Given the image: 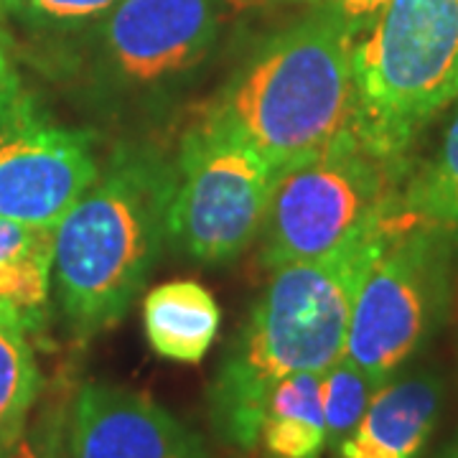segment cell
<instances>
[{"instance_id": "7a4b0ae2", "label": "cell", "mask_w": 458, "mask_h": 458, "mask_svg": "<svg viewBox=\"0 0 458 458\" xmlns=\"http://www.w3.org/2000/svg\"><path fill=\"white\" fill-rule=\"evenodd\" d=\"M357 33L331 5L262 47L204 120L278 171L357 132Z\"/></svg>"}, {"instance_id": "ffe728a7", "label": "cell", "mask_w": 458, "mask_h": 458, "mask_svg": "<svg viewBox=\"0 0 458 458\" xmlns=\"http://www.w3.org/2000/svg\"><path fill=\"white\" fill-rule=\"evenodd\" d=\"M387 0H336L334 8L342 13V18L354 29V33L360 36L361 31L369 29V23L375 21L377 13L382 11Z\"/></svg>"}, {"instance_id": "6da1fadb", "label": "cell", "mask_w": 458, "mask_h": 458, "mask_svg": "<svg viewBox=\"0 0 458 458\" xmlns=\"http://www.w3.org/2000/svg\"><path fill=\"white\" fill-rule=\"evenodd\" d=\"M390 216L379 232L339 255L276 267L212 387V423L222 441L255 445L265 400L280 379L324 375L344 360L354 295Z\"/></svg>"}, {"instance_id": "44dd1931", "label": "cell", "mask_w": 458, "mask_h": 458, "mask_svg": "<svg viewBox=\"0 0 458 458\" xmlns=\"http://www.w3.org/2000/svg\"><path fill=\"white\" fill-rule=\"evenodd\" d=\"M16 99L18 74L11 64V59H8V54H5V47L0 44V120L16 107Z\"/></svg>"}, {"instance_id": "e0dca14e", "label": "cell", "mask_w": 458, "mask_h": 458, "mask_svg": "<svg viewBox=\"0 0 458 458\" xmlns=\"http://www.w3.org/2000/svg\"><path fill=\"white\" fill-rule=\"evenodd\" d=\"M379 387L361 372L357 364L339 360L321 375V403H324V420H327V445L334 451L344 438L357 428L372 394Z\"/></svg>"}, {"instance_id": "7c38bea8", "label": "cell", "mask_w": 458, "mask_h": 458, "mask_svg": "<svg viewBox=\"0 0 458 458\" xmlns=\"http://www.w3.org/2000/svg\"><path fill=\"white\" fill-rule=\"evenodd\" d=\"M222 311L197 280H171L148 291L143 328L150 349L168 361L199 364L219 334Z\"/></svg>"}, {"instance_id": "2e32d148", "label": "cell", "mask_w": 458, "mask_h": 458, "mask_svg": "<svg viewBox=\"0 0 458 458\" xmlns=\"http://www.w3.org/2000/svg\"><path fill=\"white\" fill-rule=\"evenodd\" d=\"M405 214L430 229H458V113L436 158L410 183Z\"/></svg>"}, {"instance_id": "d6986e66", "label": "cell", "mask_w": 458, "mask_h": 458, "mask_svg": "<svg viewBox=\"0 0 458 458\" xmlns=\"http://www.w3.org/2000/svg\"><path fill=\"white\" fill-rule=\"evenodd\" d=\"M36 13L54 21H82L113 8L117 0H26Z\"/></svg>"}, {"instance_id": "8992f818", "label": "cell", "mask_w": 458, "mask_h": 458, "mask_svg": "<svg viewBox=\"0 0 458 458\" xmlns=\"http://www.w3.org/2000/svg\"><path fill=\"white\" fill-rule=\"evenodd\" d=\"M441 303L438 240L405 212L390 216L382 247L354 295L344 360L382 387L433 334Z\"/></svg>"}, {"instance_id": "3957f363", "label": "cell", "mask_w": 458, "mask_h": 458, "mask_svg": "<svg viewBox=\"0 0 458 458\" xmlns=\"http://www.w3.org/2000/svg\"><path fill=\"white\" fill-rule=\"evenodd\" d=\"M174 179L131 161L95 181L54 227L59 301L80 334L114 327L146 285L165 237Z\"/></svg>"}, {"instance_id": "9a60e30c", "label": "cell", "mask_w": 458, "mask_h": 458, "mask_svg": "<svg viewBox=\"0 0 458 458\" xmlns=\"http://www.w3.org/2000/svg\"><path fill=\"white\" fill-rule=\"evenodd\" d=\"M23 331L21 321L0 313V445L21 436L41 390L36 357Z\"/></svg>"}, {"instance_id": "ba28073f", "label": "cell", "mask_w": 458, "mask_h": 458, "mask_svg": "<svg viewBox=\"0 0 458 458\" xmlns=\"http://www.w3.org/2000/svg\"><path fill=\"white\" fill-rule=\"evenodd\" d=\"M0 125V216L56 227L98 181L87 132L66 131L11 110Z\"/></svg>"}, {"instance_id": "ac0fdd59", "label": "cell", "mask_w": 458, "mask_h": 458, "mask_svg": "<svg viewBox=\"0 0 458 458\" xmlns=\"http://www.w3.org/2000/svg\"><path fill=\"white\" fill-rule=\"evenodd\" d=\"M0 458H69L66 426L62 418L44 415L38 426H26L21 436L0 445Z\"/></svg>"}, {"instance_id": "8fae6325", "label": "cell", "mask_w": 458, "mask_h": 458, "mask_svg": "<svg viewBox=\"0 0 458 458\" xmlns=\"http://www.w3.org/2000/svg\"><path fill=\"white\" fill-rule=\"evenodd\" d=\"M441 394V382L433 375L385 382L336 448L339 458H418L438 420Z\"/></svg>"}, {"instance_id": "5bb4252c", "label": "cell", "mask_w": 458, "mask_h": 458, "mask_svg": "<svg viewBox=\"0 0 458 458\" xmlns=\"http://www.w3.org/2000/svg\"><path fill=\"white\" fill-rule=\"evenodd\" d=\"M54 229L0 216V313L31 327L49 298Z\"/></svg>"}, {"instance_id": "277c9868", "label": "cell", "mask_w": 458, "mask_h": 458, "mask_svg": "<svg viewBox=\"0 0 458 458\" xmlns=\"http://www.w3.org/2000/svg\"><path fill=\"white\" fill-rule=\"evenodd\" d=\"M357 138L393 164L458 99V0H387L354 47Z\"/></svg>"}, {"instance_id": "52a82bcc", "label": "cell", "mask_w": 458, "mask_h": 458, "mask_svg": "<svg viewBox=\"0 0 458 458\" xmlns=\"http://www.w3.org/2000/svg\"><path fill=\"white\" fill-rule=\"evenodd\" d=\"M273 176L255 148L201 120L183 140L165 234L197 260L237 258L260 232Z\"/></svg>"}, {"instance_id": "603a6c76", "label": "cell", "mask_w": 458, "mask_h": 458, "mask_svg": "<svg viewBox=\"0 0 458 458\" xmlns=\"http://www.w3.org/2000/svg\"><path fill=\"white\" fill-rule=\"evenodd\" d=\"M443 458H458V441L454 443V445H451L448 451H445V456H443Z\"/></svg>"}, {"instance_id": "5b68a950", "label": "cell", "mask_w": 458, "mask_h": 458, "mask_svg": "<svg viewBox=\"0 0 458 458\" xmlns=\"http://www.w3.org/2000/svg\"><path fill=\"white\" fill-rule=\"evenodd\" d=\"M387 164L349 132L280 165L260 227L265 265L324 260L379 232L390 216Z\"/></svg>"}, {"instance_id": "7402d4cb", "label": "cell", "mask_w": 458, "mask_h": 458, "mask_svg": "<svg viewBox=\"0 0 458 458\" xmlns=\"http://www.w3.org/2000/svg\"><path fill=\"white\" fill-rule=\"evenodd\" d=\"M237 8H252V5H267V3H291V0H229Z\"/></svg>"}, {"instance_id": "30bf717a", "label": "cell", "mask_w": 458, "mask_h": 458, "mask_svg": "<svg viewBox=\"0 0 458 458\" xmlns=\"http://www.w3.org/2000/svg\"><path fill=\"white\" fill-rule=\"evenodd\" d=\"M69 458H207L197 433L146 394L89 382L66 418Z\"/></svg>"}, {"instance_id": "9c48e42d", "label": "cell", "mask_w": 458, "mask_h": 458, "mask_svg": "<svg viewBox=\"0 0 458 458\" xmlns=\"http://www.w3.org/2000/svg\"><path fill=\"white\" fill-rule=\"evenodd\" d=\"M216 29V0H117L105 47L125 80L153 84L197 64Z\"/></svg>"}, {"instance_id": "4fadbf2b", "label": "cell", "mask_w": 458, "mask_h": 458, "mask_svg": "<svg viewBox=\"0 0 458 458\" xmlns=\"http://www.w3.org/2000/svg\"><path fill=\"white\" fill-rule=\"evenodd\" d=\"M258 441L270 458H321L327 448L321 375L280 379L265 400Z\"/></svg>"}]
</instances>
